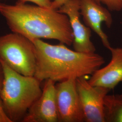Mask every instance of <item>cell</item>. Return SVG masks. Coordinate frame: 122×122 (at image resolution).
I'll list each match as a JSON object with an SVG mask.
<instances>
[{
	"mask_svg": "<svg viewBox=\"0 0 122 122\" xmlns=\"http://www.w3.org/2000/svg\"><path fill=\"white\" fill-rule=\"evenodd\" d=\"M0 14L11 31L33 41L54 39L70 46L73 36L68 17L58 10L37 5L0 2Z\"/></svg>",
	"mask_w": 122,
	"mask_h": 122,
	"instance_id": "6da1fadb",
	"label": "cell"
},
{
	"mask_svg": "<svg viewBox=\"0 0 122 122\" xmlns=\"http://www.w3.org/2000/svg\"><path fill=\"white\" fill-rule=\"evenodd\" d=\"M36 64L34 76L42 81L50 79L60 82L92 75L105 63L104 57L94 53L72 50L65 44L52 45L35 39Z\"/></svg>",
	"mask_w": 122,
	"mask_h": 122,
	"instance_id": "7a4b0ae2",
	"label": "cell"
},
{
	"mask_svg": "<svg viewBox=\"0 0 122 122\" xmlns=\"http://www.w3.org/2000/svg\"><path fill=\"white\" fill-rule=\"evenodd\" d=\"M0 62L4 76L0 96L5 111L12 122L22 121L42 94L41 81L34 76L18 73L1 60Z\"/></svg>",
	"mask_w": 122,
	"mask_h": 122,
	"instance_id": "3957f363",
	"label": "cell"
},
{
	"mask_svg": "<svg viewBox=\"0 0 122 122\" xmlns=\"http://www.w3.org/2000/svg\"><path fill=\"white\" fill-rule=\"evenodd\" d=\"M0 60L12 70L26 76H34L36 64L35 44L12 32L0 36Z\"/></svg>",
	"mask_w": 122,
	"mask_h": 122,
	"instance_id": "277c9868",
	"label": "cell"
},
{
	"mask_svg": "<svg viewBox=\"0 0 122 122\" xmlns=\"http://www.w3.org/2000/svg\"><path fill=\"white\" fill-rule=\"evenodd\" d=\"M76 83L84 122H105L104 99L110 90L92 86L85 76L76 79Z\"/></svg>",
	"mask_w": 122,
	"mask_h": 122,
	"instance_id": "5b68a950",
	"label": "cell"
},
{
	"mask_svg": "<svg viewBox=\"0 0 122 122\" xmlns=\"http://www.w3.org/2000/svg\"><path fill=\"white\" fill-rule=\"evenodd\" d=\"M76 80L69 79L56 84V97L59 122H84Z\"/></svg>",
	"mask_w": 122,
	"mask_h": 122,
	"instance_id": "8992f818",
	"label": "cell"
},
{
	"mask_svg": "<svg viewBox=\"0 0 122 122\" xmlns=\"http://www.w3.org/2000/svg\"><path fill=\"white\" fill-rule=\"evenodd\" d=\"M44 81L41 96L31 106L21 122H59L56 82L50 79Z\"/></svg>",
	"mask_w": 122,
	"mask_h": 122,
	"instance_id": "52a82bcc",
	"label": "cell"
},
{
	"mask_svg": "<svg viewBox=\"0 0 122 122\" xmlns=\"http://www.w3.org/2000/svg\"><path fill=\"white\" fill-rule=\"evenodd\" d=\"M57 10L69 18L73 36L72 44L74 50L82 53L96 52V48L91 40L92 30L80 19L79 0H70Z\"/></svg>",
	"mask_w": 122,
	"mask_h": 122,
	"instance_id": "ba28073f",
	"label": "cell"
},
{
	"mask_svg": "<svg viewBox=\"0 0 122 122\" xmlns=\"http://www.w3.org/2000/svg\"><path fill=\"white\" fill-rule=\"evenodd\" d=\"M80 12L86 25L89 27L100 38L105 48L111 47L108 37L102 30L101 25L104 23L110 28L113 23V19L109 10L94 0H79Z\"/></svg>",
	"mask_w": 122,
	"mask_h": 122,
	"instance_id": "9c48e42d",
	"label": "cell"
},
{
	"mask_svg": "<svg viewBox=\"0 0 122 122\" xmlns=\"http://www.w3.org/2000/svg\"><path fill=\"white\" fill-rule=\"evenodd\" d=\"M109 50L111 54L110 61L105 67L95 71L88 81L92 86L111 90L122 81V48L111 46Z\"/></svg>",
	"mask_w": 122,
	"mask_h": 122,
	"instance_id": "30bf717a",
	"label": "cell"
},
{
	"mask_svg": "<svg viewBox=\"0 0 122 122\" xmlns=\"http://www.w3.org/2000/svg\"><path fill=\"white\" fill-rule=\"evenodd\" d=\"M105 122H122V95H108L104 99Z\"/></svg>",
	"mask_w": 122,
	"mask_h": 122,
	"instance_id": "8fae6325",
	"label": "cell"
},
{
	"mask_svg": "<svg viewBox=\"0 0 122 122\" xmlns=\"http://www.w3.org/2000/svg\"><path fill=\"white\" fill-rule=\"evenodd\" d=\"M96 3L104 5L111 11H120L122 10V0H94Z\"/></svg>",
	"mask_w": 122,
	"mask_h": 122,
	"instance_id": "7c38bea8",
	"label": "cell"
},
{
	"mask_svg": "<svg viewBox=\"0 0 122 122\" xmlns=\"http://www.w3.org/2000/svg\"><path fill=\"white\" fill-rule=\"evenodd\" d=\"M17 1L21 3L30 2L41 7L51 8L52 1L51 0H18Z\"/></svg>",
	"mask_w": 122,
	"mask_h": 122,
	"instance_id": "4fadbf2b",
	"label": "cell"
},
{
	"mask_svg": "<svg viewBox=\"0 0 122 122\" xmlns=\"http://www.w3.org/2000/svg\"><path fill=\"white\" fill-rule=\"evenodd\" d=\"M0 122H12L6 113L0 96Z\"/></svg>",
	"mask_w": 122,
	"mask_h": 122,
	"instance_id": "5bb4252c",
	"label": "cell"
},
{
	"mask_svg": "<svg viewBox=\"0 0 122 122\" xmlns=\"http://www.w3.org/2000/svg\"><path fill=\"white\" fill-rule=\"evenodd\" d=\"M69 0H53L52 1L51 9L57 10Z\"/></svg>",
	"mask_w": 122,
	"mask_h": 122,
	"instance_id": "9a60e30c",
	"label": "cell"
},
{
	"mask_svg": "<svg viewBox=\"0 0 122 122\" xmlns=\"http://www.w3.org/2000/svg\"><path fill=\"white\" fill-rule=\"evenodd\" d=\"M3 78H4V76H3V71L2 66L1 62H0V92L2 86Z\"/></svg>",
	"mask_w": 122,
	"mask_h": 122,
	"instance_id": "2e32d148",
	"label": "cell"
},
{
	"mask_svg": "<svg viewBox=\"0 0 122 122\" xmlns=\"http://www.w3.org/2000/svg\"></svg>",
	"mask_w": 122,
	"mask_h": 122,
	"instance_id": "e0dca14e",
	"label": "cell"
}]
</instances>
